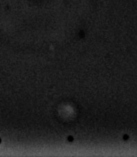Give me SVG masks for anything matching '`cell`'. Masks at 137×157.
I'll return each instance as SVG.
<instances>
[{
	"mask_svg": "<svg viewBox=\"0 0 137 157\" xmlns=\"http://www.w3.org/2000/svg\"><path fill=\"white\" fill-rule=\"evenodd\" d=\"M73 136H69V137H68V141H69V142H73Z\"/></svg>",
	"mask_w": 137,
	"mask_h": 157,
	"instance_id": "6da1fadb",
	"label": "cell"
},
{
	"mask_svg": "<svg viewBox=\"0 0 137 157\" xmlns=\"http://www.w3.org/2000/svg\"><path fill=\"white\" fill-rule=\"evenodd\" d=\"M0 142H1V140H0Z\"/></svg>",
	"mask_w": 137,
	"mask_h": 157,
	"instance_id": "7a4b0ae2",
	"label": "cell"
}]
</instances>
